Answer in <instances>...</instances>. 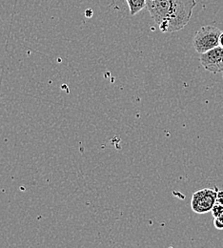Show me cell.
<instances>
[{"mask_svg": "<svg viewBox=\"0 0 223 248\" xmlns=\"http://www.w3.org/2000/svg\"><path fill=\"white\" fill-rule=\"evenodd\" d=\"M217 202L221 203L223 205V191H218V196H217Z\"/></svg>", "mask_w": 223, "mask_h": 248, "instance_id": "ba28073f", "label": "cell"}, {"mask_svg": "<svg viewBox=\"0 0 223 248\" xmlns=\"http://www.w3.org/2000/svg\"><path fill=\"white\" fill-rule=\"evenodd\" d=\"M214 225L217 229L219 230H223V222L219 218V217H215L214 219Z\"/></svg>", "mask_w": 223, "mask_h": 248, "instance_id": "52a82bcc", "label": "cell"}, {"mask_svg": "<svg viewBox=\"0 0 223 248\" xmlns=\"http://www.w3.org/2000/svg\"><path fill=\"white\" fill-rule=\"evenodd\" d=\"M222 31L215 26H202L194 33L193 39V46L199 54L206 53L218 46H220V36Z\"/></svg>", "mask_w": 223, "mask_h": 248, "instance_id": "7a4b0ae2", "label": "cell"}, {"mask_svg": "<svg viewBox=\"0 0 223 248\" xmlns=\"http://www.w3.org/2000/svg\"><path fill=\"white\" fill-rule=\"evenodd\" d=\"M131 16H135L146 8V0H126Z\"/></svg>", "mask_w": 223, "mask_h": 248, "instance_id": "5b68a950", "label": "cell"}, {"mask_svg": "<svg viewBox=\"0 0 223 248\" xmlns=\"http://www.w3.org/2000/svg\"><path fill=\"white\" fill-rule=\"evenodd\" d=\"M220 46H222L223 48V31H222L221 36H220Z\"/></svg>", "mask_w": 223, "mask_h": 248, "instance_id": "9c48e42d", "label": "cell"}, {"mask_svg": "<svg viewBox=\"0 0 223 248\" xmlns=\"http://www.w3.org/2000/svg\"><path fill=\"white\" fill-rule=\"evenodd\" d=\"M195 6L196 0H146V8L162 32L182 30Z\"/></svg>", "mask_w": 223, "mask_h": 248, "instance_id": "6da1fadb", "label": "cell"}, {"mask_svg": "<svg viewBox=\"0 0 223 248\" xmlns=\"http://www.w3.org/2000/svg\"><path fill=\"white\" fill-rule=\"evenodd\" d=\"M219 218H220V219H221V220H222V221L223 222V214L222 215V216H221V217H219Z\"/></svg>", "mask_w": 223, "mask_h": 248, "instance_id": "30bf717a", "label": "cell"}, {"mask_svg": "<svg viewBox=\"0 0 223 248\" xmlns=\"http://www.w3.org/2000/svg\"><path fill=\"white\" fill-rule=\"evenodd\" d=\"M218 190L203 188L194 192L192 196V210L197 214H205L212 210L217 202Z\"/></svg>", "mask_w": 223, "mask_h": 248, "instance_id": "3957f363", "label": "cell"}, {"mask_svg": "<svg viewBox=\"0 0 223 248\" xmlns=\"http://www.w3.org/2000/svg\"><path fill=\"white\" fill-rule=\"evenodd\" d=\"M200 63L205 70L213 74L223 72V48L218 46L200 55Z\"/></svg>", "mask_w": 223, "mask_h": 248, "instance_id": "277c9868", "label": "cell"}, {"mask_svg": "<svg viewBox=\"0 0 223 248\" xmlns=\"http://www.w3.org/2000/svg\"><path fill=\"white\" fill-rule=\"evenodd\" d=\"M212 214L214 217H220L223 214V205L221 203H218L216 202L215 205L213 206L212 210H211Z\"/></svg>", "mask_w": 223, "mask_h": 248, "instance_id": "8992f818", "label": "cell"}]
</instances>
